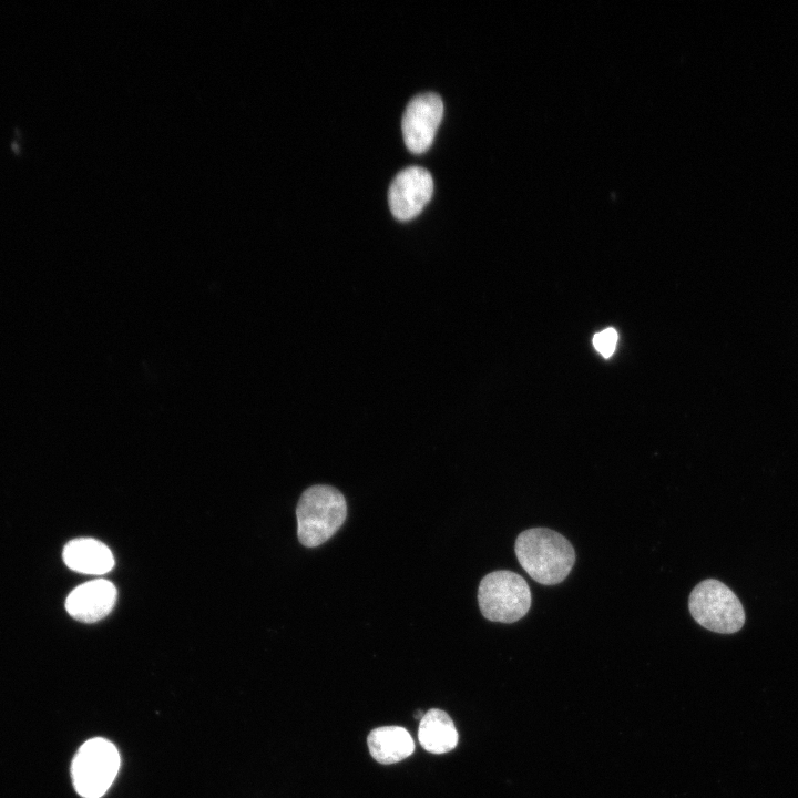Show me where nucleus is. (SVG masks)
<instances>
[{
  "instance_id": "f03ea898",
  "label": "nucleus",
  "mask_w": 798,
  "mask_h": 798,
  "mask_svg": "<svg viewBox=\"0 0 798 798\" xmlns=\"http://www.w3.org/2000/svg\"><path fill=\"white\" fill-rule=\"evenodd\" d=\"M346 516L347 503L339 490L323 484L306 489L296 508L299 542L307 548L323 544L340 529Z\"/></svg>"
},
{
  "instance_id": "f257e3e1",
  "label": "nucleus",
  "mask_w": 798,
  "mask_h": 798,
  "mask_svg": "<svg viewBox=\"0 0 798 798\" xmlns=\"http://www.w3.org/2000/svg\"><path fill=\"white\" fill-rule=\"evenodd\" d=\"M523 570L538 583H561L575 562L573 545L559 532L533 528L521 532L514 545Z\"/></svg>"
},
{
  "instance_id": "1a4fd4ad",
  "label": "nucleus",
  "mask_w": 798,
  "mask_h": 798,
  "mask_svg": "<svg viewBox=\"0 0 798 798\" xmlns=\"http://www.w3.org/2000/svg\"><path fill=\"white\" fill-rule=\"evenodd\" d=\"M62 555L68 567L79 573L102 575L114 566L110 549L95 539L71 540L65 544Z\"/></svg>"
},
{
  "instance_id": "20e7f679",
  "label": "nucleus",
  "mask_w": 798,
  "mask_h": 798,
  "mask_svg": "<svg viewBox=\"0 0 798 798\" xmlns=\"http://www.w3.org/2000/svg\"><path fill=\"white\" fill-rule=\"evenodd\" d=\"M693 618L703 627L732 634L745 623V611L736 594L724 583L707 579L698 583L688 598Z\"/></svg>"
},
{
  "instance_id": "6e6552de",
  "label": "nucleus",
  "mask_w": 798,
  "mask_h": 798,
  "mask_svg": "<svg viewBox=\"0 0 798 798\" xmlns=\"http://www.w3.org/2000/svg\"><path fill=\"white\" fill-rule=\"evenodd\" d=\"M116 601V589L103 579L76 586L65 600L66 612L75 620L93 623L105 617Z\"/></svg>"
},
{
  "instance_id": "9d476101",
  "label": "nucleus",
  "mask_w": 798,
  "mask_h": 798,
  "mask_svg": "<svg viewBox=\"0 0 798 798\" xmlns=\"http://www.w3.org/2000/svg\"><path fill=\"white\" fill-rule=\"evenodd\" d=\"M371 757L380 764H393L409 757L415 741L408 730L400 726H381L372 729L367 737Z\"/></svg>"
},
{
  "instance_id": "0eeeda50",
  "label": "nucleus",
  "mask_w": 798,
  "mask_h": 798,
  "mask_svg": "<svg viewBox=\"0 0 798 798\" xmlns=\"http://www.w3.org/2000/svg\"><path fill=\"white\" fill-rule=\"evenodd\" d=\"M432 193L430 173L418 166L407 167L397 174L389 187L390 211L399 221L412 219L423 209Z\"/></svg>"
},
{
  "instance_id": "423d86ee",
  "label": "nucleus",
  "mask_w": 798,
  "mask_h": 798,
  "mask_svg": "<svg viewBox=\"0 0 798 798\" xmlns=\"http://www.w3.org/2000/svg\"><path fill=\"white\" fill-rule=\"evenodd\" d=\"M443 103L436 93H422L408 103L402 116V135L408 150L426 152L434 139L442 120Z\"/></svg>"
},
{
  "instance_id": "9b49d317",
  "label": "nucleus",
  "mask_w": 798,
  "mask_h": 798,
  "mask_svg": "<svg viewBox=\"0 0 798 798\" xmlns=\"http://www.w3.org/2000/svg\"><path fill=\"white\" fill-rule=\"evenodd\" d=\"M418 739L427 751L444 754L456 748L458 732L446 712L431 708L420 719Z\"/></svg>"
},
{
  "instance_id": "f8f14e48",
  "label": "nucleus",
  "mask_w": 798,
  "mask_h": 798,
  "mask_svg": "<svg viewBox=\"0 0 798 798\" xmlns=\"http://www.w3.org/2000/svg\"><path fill=\"white\" fill-rule=\"evenodd\" d=\"M617 342V332L614 328H606L593 337L595 349L605 358L613 355Z\"/></svg>"
},
{
  "instance_id": "39448f33",
  "label": "nucleus",
  "mask_w": 798,
  "mask_h": 798,
  "mask_svg": "<svg viewBox=\"0 0 798 798\" xmlns=\"http://www.w3.org/2000/svg\"><path fill=\"white\" fill-rule=\"evenodd\" d=\"M119 768L120 755L111 741L101 737L89 739L73 758V786L83 798H100L112 785Z\"/></svg>"
},
{
  "instance_id": "7ed1b4c3",
  "label": "nucleus",
  "mask_w": 798,
  "mask_h": 798,
  "mask_svg": "<svg viewBox=\"0 0 798 798\" xmlns=\"http://www.w3.org/2000/svg\"><path fill=\"white\" fill-rule=\"evenodd\" d=\"M482 615L492 622L514 623L530 610L532 597L526 581L519 574L499 570L483 576L478 589Z\"/></svg>"
}]
</instances>
